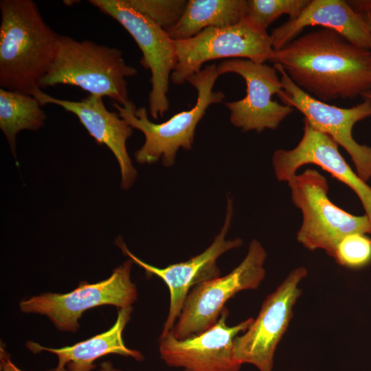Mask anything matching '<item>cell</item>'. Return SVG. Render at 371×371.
I'll use <instances>...</instances> for the list:
<instances>
[{
  "mask_svg": "<svg viewBox=\"0 0 371 371\" xmlns=\"http://www.w3.org/2000/svg\"><path fill=\"white\" fill-rule=\"evenodd\" d=\"M123 3L167 30L181 17L186 0H122Z\"/></svg>",
  "mask_w": 371,
  "mask_h": 371,
  "instance_id": "7402d4cb",
  "label": "cell"
},
{
  "mask_svg": "<svg viewBox=\"0 0 371 371\" xmlns=\"http://www.w3.org/2000/svg\"><path fill=\"white\" fill-rule=\"evenodd\" d=\"M46 114L32 95L0 89V128L16 158V137L23 130L37 131Z\"/></svg>",
  "mask_w": 371,
  "mask_h": 371,
  "instance_id": "ffe728a7",
  "label": "cell"
},
{
  "mask_svg": "<svg viewBox=\"0 0 371 371\" xmlns=\"http://www.w3.org/2000/svg\"><path fill=\"white\" fill-rule=\"evenodd\" d=\"M137 74L119 49L60 35L56 58L39 87L76 86L90 95L109 97L124 106L130 100L126 78Z\"/></svg>",
  "mask_w": 371,
  "mask_h": 371,
  "instance_id": "3957f363",
  "label": "cell"
},
{
  "mask_svg": "<svg viewBox=\"0 0 371 371\" xmlns=\"http://www.w3.org/2000/svg\"><path fill=\"white\" fill-rule=\"evenodd\" d=\"M307 276L300 267L291 271L278 288L263 301L256 319L234 340V355L241 363L260 371H272L278 344L293 317V308L302 293L298 285Z\"/></svg>",
  "mask_w": 371,
  "mask_h": 371,
  "instance_id": "8fae6325",
  "label": "cell"
},
{
  "mask_svg": "<svg viewBox=\"0 0 371 371\" xmlns=\"http://www.w3.org/2000/svg\"><path fill=\"white\" fill-rule=\"evenodd\" d=\"M361 97L362 98H368L370 99H371V90L367 91V92H365L363 93L362 95H361Z\"/></svg>",
  "mask_w": 371,
  "mask_h": 371,
  "instance_id": "4316f807",
  "label": "cell"
},
{
  "mask_svg": "<svg viewBox=\"0 0 371 371\" xmlns=\"http://www.w3.org/2000/svg\"><path fill=\"white\" fill-rule=\"evenodd\" d=\"M245 0H189L178 22L166 30L173 41L190 38L207 27L223 28L243 20Z\"/></svg>",
  "mask_w": 371,
  "mask_h": 371,
  "instance_id": "d6986e66",
  "label": "cell"
},
{
  "mask_svg": "<svg viewBox=\"0 0 371 371\" xmlns=\"http://www.w3.org/2000/svg\"><path fill=\"white\" fill-rule=\"evenodd\" d=\"M350 4L363 16L371 33V1H352Z\"/></svg>",
  "mask_w": 371,
  "mask_h": 371,
  "instance_id": "cb8c5ba5",
  "label": "cell"
},
{
  "mask_svg": "<svg viewBox=\"0 0 371 371\" xmlns=\"http://www.w3.org/2000/svg\"><path fill=\"white\" fill-rule=\"evenodd\" d=\"M102 12L117 21L133 38L142 52L140 62L150 71L148 104L153 119L170 108L169 80L177 64L175 41L167 32L146 16L126 5L122 0H90Z\"/></svg>",
  "mask_w": 371,
  "mask_h": 371,
  "instance_id": "30bf717a",
  "label": "cell"
},
{
  "mask_svg": "<svg viewBox=\"0 0 371 371\" xmlns=\"http://www.w3.org/2000/svg\"><path fill=\"white\" fill-rule=\"evenodd\" d=\"M232 214V202L227 196L225 222L212 244L202 253L188 260L172 264L164 268L144 262L128 250L121 238H117L115 243L124 254L143 268L147 275L156 276L161 279L169 289V310L160 337L165 336L172 330L190 290L196 285L221 276V271L216 264L218 258L226 251L242 245L243 240L240 238L226 240Z\"/></svg>",
  "mask_w": 371,
  "mask_h": 371,
  "instance_id": "4fadbf2b",
  "label": "cell"
},
{
  "mask_svg": "<svg viewBox=\"0 0 371 371\" xmlns=\"http://www.w3.org/2000/svg\"><path fill=\"white\" fill-rule=\"evenodd\" d=\"M0 86L32 95L57 53L60 35L32 0H1Z\"/></svg>",
  "mask_w": 371,
  "mask_h": 371,
  "instance_id": "7a4b0ae2",
  "label": "cell"
},
{
  "mask_svg": "<svg viewBox=\"0 0 371 371\" xmlns=\"http://www.w3.org/2000/svg\"><path fill=\"white\" fill-rule=\"evenodd\" d=\"M218 77L216 64L208 65L190 76L187 82L197 91L195 105L159 124L151 122L146 109L137 108L131 100L124 106L112 103L119 115L133 128L142 132L145 137L144 144L134 154L138 164H152L161 158L164 166L170 167L175 163L179 148L192 149L196 126L206 110L211 104L221 103L225 98L222 91H214Z\"/></svg>",
  "mask_w": 371,
  "mask_h": 371,
  "instance_id": "277c9868",
  "label": "cell"
},
{
  "mask_svg": "<svg viewBox=\"0 0 371 371\" xmlns=\"http://www.w3.org/2000/svg\"><path fill=\"white\" fill-rule=\"evenodd\" d=\"M229 314L225 307L212 327L184 339H177L171 332L160 337L161 359L167 366L183 371H239L242 364L234 355V340L249 327L254 318L229 326Z\"/></svg>",
  "mask_w": 371,
  "mask_h": 371,
  "instance_id": "5bb4252c",
  "label": "cell"
},
{
  "mask_svg": "<svg viewBox=\"0 0 371 371\" xmlns=\"http://www.w3.org/2000/svg\"><path fill=\"white\" fill-rule=\"evenodd\" d=\"M333 258L348 268L366 267L371 262V238L360 233L346 236L337 244Z\"/></svg>",
  "mask_w": 371,
  "mask_h": 371,
  "instance_id": "603a6c76",
  "label": "cell"
},
{
  "mask_svg": "<svg viewBox=\"0 0 371 371\" xmlns=\"http://www.w3.org/2000/svg\"><path fill=\"white\" fill-rule=\"evenodd\" d=\"M0 371H23L12 361L9 353L2 344L0 347ZM47 371H54V369Z\"/></svg>",
  "mask_w": 371,
  "mask_h": 371,
  "instance_id": "d4e9b609",
  "label": "cell"
},
{
  "mask_svg": "<svg viewBox=\"0 0 371 371\" xmlns=\"http://www.w3.org/2000/svg\"><path fill=\"white\" fill-rule=\"evenodd\" d=\"M132 311V306L119 309L116 321L111 328L74 345L52 348L28 341L26 346L34 353L47 351L56 355L58 363L54 371H91L95 368L93 364L95 361L109 354H117L142 361L143 355L138 350L128 348L122 337Z\"/></svg>",
  "mask_w": 371,
  "mask_h": 371,
  "instance_id": "ac0fdd59",
  "label": "cell"
},
{
  "mask_svg": "<svg viewBox=\"0 0 371 371\" xmlns=\"http://www.w3.org/2000/svg\"><path fill=\"white\" fill-rule=\"evenodd\" d=\"M41 106L52 104L75 114L89 135L99 144L106 145L113 153L121 172V187L128 190L137 177L126 150V141L133 134V127L118 113L109 111L102 96L89 95L80 101H72L52 97L41 88L32 94Z\"/></svg>",
  "mask_w": 371,
  "mask_h": 371,
  "instance_id": "2e32d148",
  "label": "cell"
},
{
  "mask_svg": "<svg viewBox=\"0 0 371 371\" xmlns=\"http://www.w3.org/2000/svg\"><path fill=\"white\" fill-rule=\"evenodd\" d=\"M174 41L177 64L170 80L177 85L200 71L205 62L234 58L265 63L274 52L270 35L252 27L244 19L233 26L207 27L190 38Z\"/></svg>",
  "mask_w": 371,
  "mask_h": 371,
  "instance_id": "ba28073f",
  "label": "cell"
},
{
  "mask_svg": "<svg viewBox=\"0 0 371 371\" xmlns=\"http://www.w3.org/2000/svg\"><path fill=\"white\" fill-rule=\"evenodd\" d=\"M132 262L128 259L107 279L93 284L82 282L69 293H46L22 300L20 309L47 316L58 330L75 332L85 311L107 304L119 310L131 306L137 300V289L131 280Z\"/></svg>",
  "mask_w": 371,
  "mask_h": 371,
  "instance_id": "52a82bcc",
  "label": "cell"
},
{
  "mask_svg": "<svg viewBox=\"0 0 371 371\" xmlns=\"http://www.w3.org/2000/svg\"><path fill=\"white\" fill-rule=\"evenodd\" d=\"M266 258L260 243L252 240L246 256L231 272L193 287L170 331L175 337L181 340L210 328L230 298L240 291L258 289L265 277Z\"/></svg>",
  "mask_w": 371,
  "mask_h": 371,
  "instance_id": "8992f818",
  "label": "cell"
},
{
  "mask_svg": "<svg viewBox=\"0 0 371 371\" xmlns=\"http://www.w3.org/2000/svg\"><path fill=\"white\" fill-rule=\"evenodd\" d=\"M218 76L234 73L246 83V95L241 100L225 103L230 111L231 123L243 131L258 133L276 130L294 111L292 107L272 100L282 90L277 70L265 63L243 58H233L217 65Z\"/></svg>",
  "mask_w": 371,
  "mask_h": 371,
  "instance_id": "7c38bea8",
  "label": "cell"
},
{
  "mask_svg": "<svg viewBox=\"0 0 371 371\" xmlns=\"http://www.w3.org/2000/svg\"><path fill=\"white\" fill-rule=\"evenodd\" d=\"M310 0H248L244 20L252 27L267 32L269 25L282 14L295 19Z\"/></svg>",
  "mask_w": 371,
  "mask_h": 371,
  "instance_id": "44dd1931",
  "label": "cell"
},
{
  "mask_svg": "<svg viewBox=\"0 0 371 371\" xmlns=\"http://www.w3.org/2000/svg\"><path fill=\"white\" fill-rule=\"evenodd\" d=\"M310 164L321 167L353 190L371 223V187L348 164L330 136L304 120V133L299 143L290 150H276L272 164L277 179L287 182L301 166Z\"/></svg>",
  "mask_w": 371,
  "mask_h": 371,
  "instance_id": "9a60e30c",
  "label": "cell"
},
{
  "mask_svg": "<svg viewBox=\"0 0 371 371\" xmlns=\"http://www.w3.org/2000/svg\"><path fill=\"white\" fill-rule=\"evenodd\" d=\"M269 61L280 65L297 86L324 102L354 99L371 90V51L331 29L298 36L274 50Z\"/></svg>",
  "mask_w": 371,
  "mask_h": 371,
  "instance_id": "6da1fadb",
  "label": "cell"
},
{
  "mask_svg": "<svg viewBox=\"0 0 371 371\" xmlns=\"http://www.w3.org/2000/svg\"><path fill=\"white\" fill-rule=\"evenodd\" d=\"M287 183L292 202L302 214L296 237L305 248L324 250L333 258L337 244L346 236L371 234V223L365 214L353 215L330 200L327 179L317 170L306 169Z\"/></svg>",
  "mask_w": 371,
  "mask_h": 371,
  "instance_id": "5b68a950",
  "label": "cell"
},
{
  "mask_svg": "<svg viewBox=\"0 0 371 371\" xmlns=\"http://www.w3.org/2000/svg\"><path fill=\"white\" fill-rule=\"evenodd\" d=\"M333 30L353 45L371 51V33L363 18L344 0H312L294 19L273 29L270 34L274 50L297 38L309 26Z\"/></svg>",
  "mask_w": 371,
  "mask_h": 371,
  "instance_id": "e0dca14e",
  "label": "cell"
},
{
  "mask_svg": "<svg viewBox=\"0 0 371 371\" xmlns=\"http://www.w3.org/2000/svg\"><path fill=\"white\" fill-rule=\"evenodd\" d=\"M282 90L278 94L283 104L298 110L313 128L330 136L350 156L356 173L365 182L371 179V146L359 144L352 136L354 126L371 117V99L350 108L322 102L297 86L279 64Z\"/></svg>",
  "mask_w": 371,
  "mask_h": 371,
  "instance_id": "9c48e42d",
  "label": "cell"
},
{
  "mask_svg": "<svg viewBox=\"0 0 371 371\" xmlns=\"http://www.w3.org/2000/svg\"><path fill=\"white\" fill-rule=\"evenodd\" d=\"M99 371H120L114 368L113 364L109 361H104L100 365Z\"/></svg>",
  "mask_w": 371,
  "mask_h": 371,
  "instance_id": "484cf974",
  "label": "cell"
}]
</instances>
